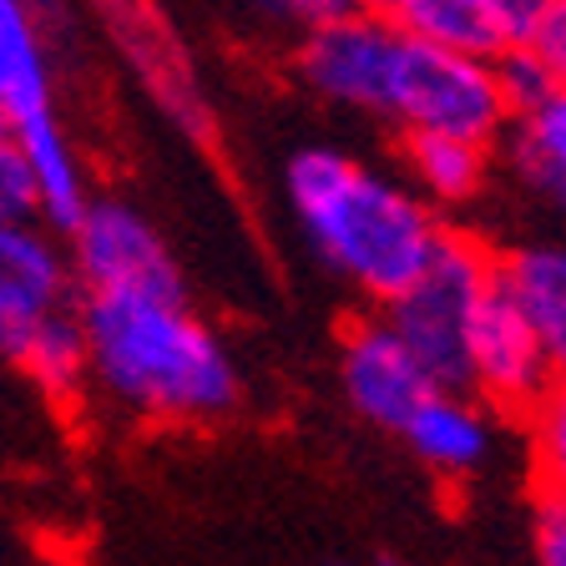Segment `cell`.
<instances>
[{
  "mask_svg": "<svg viewBox=\"0 0 566 566\" xmlns=\"http://www.w3.org/2000/svg\"><path fill=\"white\" fill-rule=\"evenodd\" d=\"M0 122L15 137L61 122L46 25L31 11V0H0Z\"/></svg>",
  "mask_w": 566,
  "mask_h": 566,
  "instance_id": "obj_11",
  "label": "cell"
},
{
  "mask_svg": "<svg viewBox=\"0 0 566 566\" xmlns=\"http://www.w3.org/2000/svg\"><path fill=\"white\" fill-rule=\"evenodd\" d=\"M501 289L542 339L552 375L566 379V243H521L501 253Z\"/></svg>",
  "mask_w": 566,
  "mask_h": 566,
  "instance_id": "obj_14",
  "label": "cell"
},
{
  "mask_svg": "<svg viewBox=\"0 0 566 566\" xmlns=\"http://www.w3.org/2000/svg\"><path fill=\"white\" fill-rule=\"evenodd\" d=\"M92 385L153 424H212L243 405L233 349L188 298H82Z\"/></svg>",
  "mask_w": 566,
  "mask_h": 566,
  "instance_id": "obj_2",
  "label": "cell"
},
{
  "mask_svg": "<svg viewBox=\"0 0 566 566\" xmlns=\"http://www.w3.org/2000/svg\"><path fill=\"white\" fill-rule=\"evenodd\" d=\"M516 46L542 66L552 92H566V0H546L526 21V31L516 35Z\"/></svg>",
  "mask_w": 566,
  "mask_h": 566,
  "instance_id": "obj_20",
  "label": "cell"
},
{
  "mask_svg": "<svg viewBox=\"0 0 566 566\" xmlns=\"http://www.w3.org/2000/svg\"><path fill=\"white\" fill-rule=\"evenodd\" d=\"M501 289V259L475 233L450 228L430 269L385 308L389 329L410 344L436 389H465V344L475 314Z\"/></svg>",
  "mask_w": 566,
  "mask_h": 566,
  "instance_id": "obj_3",
  "label": "cell"
},
{
  "mask_svg": "<svg viewBox=\"0 0 566 566\" xmlns=\"http://www.w3.org/2000/svg\"><path fill=\"white\" fill-rule=\"evenodd\" d=\"M552 385L556 375L542 339L531 334V324L506 298V289H495L475 314L471 344H465V395H475L485 410L526 420Z\"/></svg>",
  "mask_w": 566,
  "mask_h": 566,
  "instance_id": "obj_8",
  "label": "cell"
},
{
  "mask_svg": "<svg viewBox=\"0 0 566 566\" xmlns=\"http://www.w3.org/2000/svg\"><path fill=\"white\" fill-rule=\"evenodd\" d=\"M339 385L344 400L354 405V415H365L379 430L400 436L405 420L420 410V400L430 395V375L420 369V359L410 354V344L389 329V318H359L339 344Z\"/></svg>",
  "mask_w": 566,
  "mask_h": 566,
  "instance_id": "obj_10",
  "label": "cell"
},
{
  "mask_svg": "<svg viewBox=\"0 0 566 566\" xmlns=\"http://www.w3.org/2000/svg\"><path fill=\"white\" fill-rule=\"evenodd\" d=\"M526 430L542 501H566V379H556L542 395V405L526 415Z\"/></svg>",
  "mask_w": 566,
  "mask_h": 566,
  "instance_id": "obj_18",
  "label": "cell"
},
{
  "mask_svg": "<svg viewBox=\"0 0 566 566\" xmlns=\"http://www.w3.org/2000/svg\"><path fill=\"white\" fill-rule=\"evenodd\" d=\"M389 31H400L415 46H440L460 56H506L516 46V25L495 0H365Z\"/></svg>",
  "mask_w": 566,
  "mask_h": 566,
  "instance_id": "obj_12",
  "label": "cell"
},
{
  "mask_svg": "<svg viewBox=\"0 0 566 566\" xmlns=\"http://www.w3.org/2000/svg\"><path fill=\"white\" fill-rule=\"evenodd\" d=\"M82 298L112 294H182V269L163 228L127 198H92V208L61 233Z\"/></svg>",
  "mask_w": 566,
  "mask_h": 566,
  "instance_id": "obj_5",
  "label": "cell"
},
{
  "mask_svg": "<svg viewBox=\"0 0 566 566\" xmlns=\"http://www.w3.org/2000/svg\"><path fill=\"white\" fill-rule=\"evenodd\" d=\"M11 365L31 379L51 405H76L92 389V359H86V329H82V304L66 314L46 318L21 349L11 354Z\"/></svg>",
  "mask_w": 566,
  "mask_h": 566,
  "instance_id": "obj_16",
  "label": "cell"
},
{
  "mask_svg": "<svg viewBox=\"0 0 566 566\" xmlns=\"http://www.w3.org/2000/svg\"><path fill=\"white\" fill-rule=\"evenodd\" d=\"M92 15L102 21L106 41L127 61L132 82L147 92V102L172 122L182 137H212V102L202 92V76L192 66L182 31L167 15L163 0H92Z\"/></svg>",
  "mask_w": 566,
  "mask_h": 566,
  "instance_id": "obj_6",
  "label": "cell"
},
{
  "mask_svg": "<svg viewBox=\"0 0 566 566\" xmlns=\"http://www.w3.org/2000/svg\"><path fill=\"white\" fill-rule=\"evenodd\" d=\"M400 61H405V35L389 31L365 6L354 15H339V21L298 35L294 46L298 82L318 102L339 106V112H359V117H375V122H389Z\"/></svg>",
  "mask_w": 566,
  "mask_h": 566,
  "instance_id": "obj_7",
  "label": "cell"
},
{
  "mask_svg": "<svg viewBox=\"0 0 566 566\" xmlns=\"http://www.w3.org/2000/svg\"><path fill=\"white\" fill-rule=\"evenodd\" d=\"M400 440L440 475H471L491 455V410L465 389H430L405 420Z\"/></svg>",
  "mask_w": 566,
  "mask_h": 566,
  "instance_id": "obj_13",
  "label": "cell"
},
{
  "mask_svg": "<svg viewBox=\"0 0 566 566\" xmlns=\"http://www.w3.org/2000/svg\"><path fill=\"white\" fill-rule=\"evenodd\" d=\"M495 6L506 11V21L516 25V35H521V31H526V21H531V15H536V11H542L546 0H495Z\"/></svg>",
  "mask_w": 566,
  "mask_h": 566,
  "instance_id": "obj_24",
  "label": "cell"
},
{
  "mask_svg": "<svg viewBox=\"0 0 566 566\" xmlns=\"http://www.w3.org/2000/svg\"><path fill=\"white\" fill-rule=\"evenodd\" d=\"M531 546H536V566H566V501H536Z\"/></svg>",
  "mask_w": 566,
  "mask_h": 566,
  "instance_id": "obj_23",
  "label": "cell"
},
{
  "mask_svg": "<svg viewBox=\"0 0 566 566\" xmlns=\"http://www.w3.org/2000/svg\"><path fill=\"white\" fill-rule=\"evenodd\" d=\"M283 198L324 269L385 308L430 269L450 233L405 177L324 142H308L283 163Z\"/></svg>",
  "mask_w": 566,
  "mask_h": 566,
  "instance_id": "obj_1",
  "label": "cell"
},
{
  "mask_svg": "<svg viewBox=\"0 0 566 566\" xmlns=\"http://www.w3.org/2000/svg\"><path fill=\"white\" fill-rule=\"evenodd\" d=\"M0 223H41V192L35 172L25 163V147L6 122H0Z\"/></svg>",
  "mask_w": 566,
  "mask_h": 566,
  "instance_id": "obj_19",
  "label": "cell"
},
{
  "mask_svg": "<svg viewBox=\"0 0 566 566\" xmlns=\"http://www.w3.org/2000/svg\"><path fill=\"white\" fill-rule=\"evenodd\" d=\"M400 163L405 182L440 212L481 198L491 177V147L465 137H436V132H400Z\"/></svg>",
  "mask_w": 566,
  "mask_h": 566,
  "instance_id": "obj_15",
  "label": "cell"
},
{
  "mask_svg": "<svg viewBox=\"0 0 566 566\" xmlns=\"http://www.w3.org/2000/svg\"><path fill=\"white\" fill-rule=\"evenodd\" d=\"M243 11H253L259 21L279 25V31H294V35H308L318 25L339 21V15H354L365 0H238Z\"/></svg>",
  "mask_w": 566,
  "mask_h": 566,
  "instance_id": "obj_21",
  "label": "cell"
},
{
  "mask_svg": "<svg viewBox=\"0 0 566 566\" xmlns=\"http://www.w3.org/2000/svg\"><path fill=\"white\" fill-rule=\"evenodd\" d=\"M495 71H501V86H506V102H511V112H516V117L552 96V82H546L542 66H536V61H531L521 46H511L506 56H495Z\"/></svg>",
  "mask_w": 566,
  "mask_h": 566,
  "instance_id": "obj_22",
  "label": "cell"
},
{
  "mask_svg": "<svg viewBox=\"0 0 566 566\" xmlns=\"http://www.w3.org/2000/svg\"><path fill=\"white\" fill-rule=\"evenodd\" d=\"M76 304V273L56 228L0 223V359H11L46 318Z\"/></svg>",
  "mask_w": 566,
  "mask_h": 566,
  "instance_id": "obj_9",
  "label": "cell"
},
{
  "mask_svg": "<svg viewBox=\"0 0 566 566\" xmlns=\"http://www.w3.org/2000/svg\"><path fill=\"white\" fill-rule=\"evenodd\" d=\"M511 167L566 218V92H552L511 122Z\"/></svg>",
  "mask_w": 566,
  "mask_h": 566,
  "instance_id": "obj_17",
  "label": "cell"
},
{
  "mask_svg": "<svg viewBox=\"0 0 566 566\" xmlns=\"http://www.w3.org/2000/svg\"><path fill=\"white\" fill-rule=\"evenodd\" d=\"M511 122H516V112L506 102L495 61L405 41L400 82H395V102H389V127L495 147V137H506Z\"/></svg>",
  "mask_w": 566,
  "mask_h": 566,
  "instance_id": "obj_4",
  "label": "cell"
}]
</instances>
